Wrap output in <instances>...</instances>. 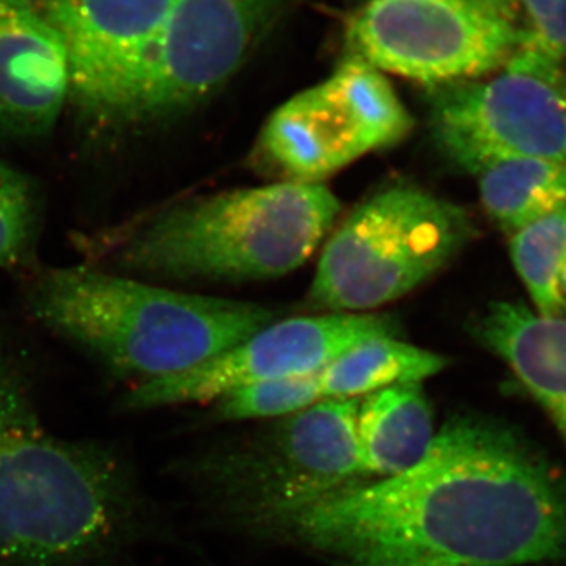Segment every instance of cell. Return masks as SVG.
I'll list each match as a JSON object with an SVG mask.
<instances>
[{
    "mask_svg": "<svg viewBox=\"0 0 566 566\" xmlns=\"http://www.w3.org/2000/svg\"><path fill=\"white\" fill-rule=\"evenodd\" d=\"M28 304L44 326L137 385L192 370L275 319L264 305L175 292L95 266L39 271Z\"/></svg>",
    "mask_w": 566,
    "mask_h": 566,
    "instance_id": "7a4b0ae2",
    "label": "cell"
},
{
    "mask_svg": "<svg viewBox=\"0 0 566 566\" xmlns=\"http://www.w3.org/2000/svg\"><path fill=\"white\" fill-rule=\"evenodd\" d=\"M474 233L460 205L417 186H389L329 234L308 300L329 314L394 303L452 262Z\"/></svg>",
    "mask_w": 566,
    "mask_h": 566,
    "instance_id": "5b68a950",
    "label": "cell"
},
{
    "mask_svg": "<svg viewBox=\"0 0 566 566\" xmlns=\"http://www.w3.org/2000/svg\"><path fill=\"white\" fill-rule=\"evenodd\" d=\"M412 126L385 73L348 55L329 80L297 93L268 118L253 164L281 181L318 185L403 140Z\"/></svg>",
    "mask_w": 566,
    "mask_h": 566,
    "instance_id": "8992f818",
    "label": "cell"
},
{
    "mask_svg": "<svg viewBox=\"0 0 566 566\" xmlns=\"http://www.w3.org/2000/svg\"><path fill=\"white\" fill-rule=\"evenodd\" d=\"M472 334L509 365L566 439V319L499 301L475 319Z\"/></svg>",
    "mask_w": 566,
    "mask_h": 566,
    "instance_id": "5bb4252c",
    "label": "cell"
},
{
    "mask_svg": "<svg viewBox=\"0 0 566 566\" xmlns=\"http://www.w3.org/2000/svg\"><path fill=\"white\" fill-rule=\"evenodd\" d=\"M474 2L516 25V0H474Z\"/></svg>",
    "mask_w": 566,
    "mask_h": 566,
    "instance_id": "cb8c5ba5",
    "label": "cell"
},
{
    "mask_svg": "<svg viewBox=\"0 0 566 566\" xmlns=\"http://www.w3.org/2000/svg\"><path fill=\"white\" fill-rule=\"evenodd\" d=\"M35 186L0 161V268L17 270L31 260L39 232Z\"/></svg>",
    "mask_w": 566,
    "mask_h": 566,
    "instance_id": "44dd1931",
    "label": "cell"
},
{
    "mask_svg": "<svg viewBox=\"0 0 566 566\" xmlns=\"http://www.w3.org/2000/svg\"><path fill=\"white\" fill-rule=\"evenodd\" d=\"M39 420L21 365L0 335V430Z\"/></svg>",
    "mask_w": 566,
    "mask_h": 566,
    "instance_id": "7402d4cb",
    "label": "cell"
},
{
    "mask_svg": "<svg viewBox=\"0 0 566 566\" xmlns=\"http://www.w3.org/2000/svg\"><path fill=\"white\" fill-rule=\"evenodd\" d=\"M279 9L281 0H175L126 129L172 120L214 95L251 57Z\"/></svg>",
    "mask_w": 566,
    "mask_h": 566,
    "instance_id": "ba28073f",
    "label": "cell"
},
{
    "mask_svg": "<svg viewBox=\"0 0 566 566\" xmlns=\"http://www.w3.org/2000/svg\"><path fill=\"white\" fill-rule=\"evenodd\" d=\"M392 316L327 314L270 324L251 338L182 374L139 382L123 398L129 411L211 403L241 387L318 371L354 346L400 329Z\"/></svg>",
    "mask_w": 566,
    "mask_h": 566,
    "instance_id": "8fae6325",
    "label": "cell"
},
{
    "mask_svg": "<svg viewBox=\"0 0 566 566\" xmlns=\"http://www.w3.org/2000/svg\"><path fill=\"white\" fill-rule=\"evenodd\" d=\"M475 177L488 218L509 234L566 208V163L513 159Z\"/></svg>",
    "mask_w": 566,
    "mask_h": 566,
    "instance_id": "e0dca14e",
    "label": "cell"
},
{
    "mask_svg": "<svg viewBox=\"0 0 566 566\" xmlns=\"http://www.w3.org/2000/svg\"><path fill=\"white\" fill-rule=\"evenodd\" d=\"M340 208L324 182L277 181L211 193L128 227L104 255L125 273L167 281L282 277L311 259Z\"/></svg>",
    "mask_w": 566,
    "mask_h": 566,
    "instance_id": "277c9868",
    "label": "cell"
},
{
    "mask_svg": "<svg viewBox=\"0 0 566 566\" xmlns=\"http://www.w3.org/2000/svg\"><path fill=\"white\" fill-rule=\"evenodd\" d=\"M305 542L411 551L474 566L566 562V483L502 424L455 417L405 474L352 485L289 516Z\"/></svg>",
    "mask_w": 566,
    "mask_h": 566,
    "instance_id": "6da1fadb",
    "label": "cell"
},
{
    "mask_svg": "<svg viewBox=\"0 0 566 566\" xmlns=\"http://www.w3.org/2000/svg\"><path fill=\"white\" fill-rule=\"evenodd\" d=\"M359 405L360 398H327L282 417L248 468L264 509L289 517L365 475L357 441Z\"/></svg>",
    "mask_w": 566,
    "mask_h": 566,
    "instance_id": "7c38bea8",
    "label": "cell"
},
{
    "mask_svg": "<svg viewBox=\"0 0 566 566\" xmlns=\"http://www.w3.org/2000/svg\"><path fill=\"white\" fill-rule=\"evenodd\" d=\"M323 400L318 371H314L241 387L214 403L219 419L251 420L292 416Z\"/></svg>",
    "mask_w": 566,
    "mask_h": 566,
    "instance_id": "ffe728a7",
    "label": "cell"
},
{
    "mask_svg": "<svg viewBox=\"0 0 566 566\" xmlns=\"http://www.w3.org/2000/svg\"><path fill=\"white\" fill-rule=\"evenodd\" d=\"M69 98L65 50L39 0H0V133L48 136Z\"/></svg>",
    "mask_w": 566,
    "mask_h": 566,
    "instance_id": "4fadbf2b",
    "label": "cell"
},
{
    "mask_svg": "<svg viewBox=\"0 0 566 566\" xmlns=\"http://www.w3.org/2000/svg\"><path fill=\"white\" fill-rule=\"evenodd\" d=\"M449 364L441 354L378 337L354 346L318 370L323 398H363L386 387L422 382Z\"/></svg>",
    "mask_w": 566,
    "mask_h": 566,
    "instance_id": "2e32d148",
    "label": "cell"
},
{
    "mask_svg": "<svg viewBox=\"0 0 566 566\" xmlns=\"http://www.w3.org/2000/svg\"><path fill=\"white\" fill-rule=\"evenodd\" d=\"M436 438L422 382L386 387L360 398L357 441L365 475L405 474L427 457Z\"/></svg>",
    "mask_w": 566,
    "mask_h": 566,
    "instance_id": "9a60e30c",
    "label": "cell"
},
{
    "mask_svg": "<svg viewBox=\"0 0 566 566\" xmlns=\"http://www.w3.org/2000/svg\"><path fill=\"white\" fill-rule=\"evenodd\" d=\"M349 566H474L411 551L375 549L356 554Z\"/></svg>",
    "mask_w": 566,
    "mask_h": 566,
    "instance_id": "603a6c76",
    "label": "cell"
},
{
    "mask_svg": "<svg viewBox=\"0 0 566 566\" xmlns=\"http://www.w3.org/2000/svg\"><path fill=\"white\" fill-rule=\"evenodd\" d=\"M510 255L536 314L564 318L560 274L566 256V208L510 234Z\"/></svg>",
    "mask_w": 566,
    "mask_h": 566,
    "instance_id": "ac0fdd59",
    "label": "cell"
},
{
    "mask_svg": "<svg viewBox=\"0 0 566 566\" xmlns=\"http://www.w3.org/2000/svg\"><path fill=\"white\" fill-rule=\"evenodd\" d=\"M145 504L114 447L40 420L0 430V566H93L139 542Z\"/></svg>",
    "mask_w": 566,
    "mask_h": 566,
    "instance_id": "3957f363",
    "label": "cell"
},
{
    "mask_svg": "<svg viewBox=\"0 0 566 566\" xmlns=\"http://www.w3.org/2000/svg\"><path fill=\"white\" fill-rule=\"evenodd\" d=\"M345 40L353 57L430 88L504 70L517 29L474 0H370Z\"/></svg>",
    "mask_w": 566,
    "mask_h": 566,
    "instance_id": "52a82bcc",
    "label": "cell"
},
{
    "mask_svg": "<svg viewBox=\"0 0 566 566\" xmlns=\"http://www.w3.org/2000/svg\"><path fill=\"white\" fill-rule=\"evenodd\" d=\"M517 46L505 69L558 85L566 63V0H516Z\"/></svg>",
    "mask_w": 566,
    "mask_h": 566,
    "instance_id": "d6986e66",
    "label": "cell"
},
{
    "mask_svg": "<svg viewBox=\"0 0 566 566\" xmlns=\"http://www.w3.org/2000/svg\"><path fill=\"white\" fill-rule=\"evenodd\" d=\"M428 102L436 145L469 174L513 159L566 163V103L554 82L504 69L430 87Z\"/></svg>",
    "mask_w": 566,
    "mask_h": 566,
    "instance_id": "9c48e42d",
    "label": "cell"
},
{
    "mask_svg": "<svg viewBox=\"0 0 566 566\" xmlns=\"http://www.w3.org/2000/svg\"><path fill=\"white\" fill-rule=\"evenodd\" d=\"M175 0H39L65 50L69 102L98 129L128 128L142 74Z\"/></svg>",
    "mask_w": 566,
    "mask_h": 566,
    "instance_id": "30bf717a",
    "label": "cell"
},
{
    "mask_svg": "<svg viewBox=\"0 0 566 566\" xmlns=\"http://www.w3.org/2000/svg\"><path fill=\"white\" fill-rule=\"evenodd\" d=\"M560 293H562V297H564V301L566 303V256H565L564 268H562V274H560Z\"/></svg>",
    "mask_w": 566,
    "mask_h": 566,
    "instance_id": "d4e9b609",
    "label": "cell"
},
{
    "mask_svg": "<svg viewBox=\"0 0 566 566\" xmlns=\"http://www.w3.org/2000/svg\"><path fill=\"white\" fill-rule=\"evenodd\" d=\"M558 88H560L562 96H564L566 103V70L565 73L562 74L560 81H558Z\"/></svg>",
    "mask_w": 566,
    "mask_h": 566,
    "instance_id": "484cf974",
    "label": "cell"
}]
</instances>
